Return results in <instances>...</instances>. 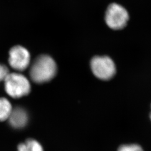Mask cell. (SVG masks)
Returning a JSON list of instances; mask_svg holds the SVG:
<instances>
[{"label": "cell", "mask_w": 151, "mask_h": 151, "mask_svg": "<svg viewBox=\"0 0 151 151\" xmlns=\"http://www.w3.org/2000/svg\"><path fill=\"white\" fill-rule=\"evenodd\" d=\"M17 151H30L28 148L26 144L24 143H21L20 144L18 147H17Z\"/></svg>", "instance_id": "obj_11"}, {"label": "cell", "mask_w": 151, "mask_h": 151, "mask_svg": "<svg viewBox=\"0 0 151 151\" xmlns=\"http://www.w3.org/2000/svg\"><path fill=\"white\" fill-rule=\"evenodd\" d=\"M7 120H9V123L14 128L22 129L28 123L29 115L24 109L17 107L12 109Z\"/></svg>", "instance_id": "obj_6"}, {"label": "cell", "mask_w": 151, "mask_h": 151, "mask_svg": "<svg viewBox=\"0 0 151 151\" xmlns=\"http://www.w3.org/2000/svg\"><path fill=\"white\" fill-rule=\"evenodd\" d=\"M118 151H144L139 145L137 144L124 145L120 146Z\"/></svg>", "instance_id": "obj_9"}, {"label": "cell", "mask_w": 151, "mask_h": 151, "mask_svg": "<svg viewBox=\"0 0 151 151\" xmlns=\"http://www.w3.org/2000/svg\"><path fill=\"white\" fill-rule=\"evenodd\" d=\"M150 118H151V114H150Z\"/></svg>", "instance_id": "obj_12"}, {"label": "cell", "mask_w": 151, "mask_h": 151, "mask_svg": "<svg viewBox=\"0 0 151 151\" xmlns=\"http://www.w3.org/2000/svg\"><path fill=\"white\" fill-rule=\"evenodd\" d=\"M9 63L15 70L19 72L25 70L30 65V54L27 49L16 45L9 52Z\"/></svg>", "instance_id": "obj_5"}, {"label": "cell", "mask_w": 151, "mask_h": 151, "mask_svg": "<svg viewBox=\"0 0 151 151\" xmlns=\"http://www.w3.org/2000/svg\"><path fill=\"white\" fill-rule=\"evenodd\" d=\"M30 151H44L42 146L37 140L29 139L25 143Z\"/></svg>", "instance_id": "obj_8"}, {"label": "cell", "mask_w": 151, "mask_h": 151, "mask_svg": "<svg viewBox=\"0 0 151 151\" xmlns=\"http://www.w3.org/2000/svg\"><path fill=\"white\" fill-rule=\"evenodd\" d=\"M31 80L37 83H43L52 80L57 72L54 60L48 55H40L30 65Z\"/></svg>", "instance_id": "obj_1"}, {"label": "cell", "mask_w": 151, "mask_h": 151, "mask_svg": "<svg viewBox=\"0 0 151 151\" xmlns=\"http://www.w3.org/2000/svg\"><path fill=\"white\" fill-rule=\"evenodd\" d=\"M129 19L128 11L118 4L113 3L108 6L105 20L109 27L115 30L123 29Z\"/></svg>", "instance_id": "obj_4"}, {"label": "cell", "mask_w": 151, "mask_h": 151, "mask_svg": "<svg viewBox=\"0 0 151 151\" xmlns=\"http://www.w3.org/2000/svg\"><path fill=\"white\" fill-rule=\"evenodd\" d=\"M12 110L10 102L5 97H0V122L7 120Z\"/></svg>", "instance_id": "obj_7"}, {"label": "cell", "mask_w": 151, "mask_h": 151, "mask_svg": "<svg viewBox=\"0 0 151 151\" xmlns=\"http://www.w3.org/2000/svg\"><path fill=\"white\" fill-rule=\"evenodd\" d=\"M4 86L6 93L15 99L27 95L31 90L29 80L18 72L9 73L4 80Z\"/></svg>", "instance_id": "obj_2"}, {"label": "cell", "mask_w": 151, "mask_h": 151, "mask_svg": "<svg viewBox=\"0 0 151 151\" xmlns=\"http://www.w3.org/2000/svg\"><path fill=\"white\" fill-rule=\"evenodd\" d=\"M9 73V70L5 65L0 63V82L4 81Z\"/></svg>", "instance_id": "obj_10"}, {"label": "cell", "mask_w": 151, "mask_h": 151, "mask_svg": "<svg viewBox=\"0 0 151 151\" xmlns=\"http://www.w3.org/2000/svg\"><path fill=\"white\" fill-rule=\"evenodd\" d=\"M90 65L92 73L100 80H110L116 74V65L113 60L108 56L94 57Z\"/></svg>", "instance_id": "obj_3"}]
</instances>
